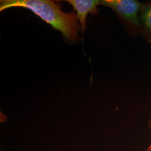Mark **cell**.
Returning <instances> with one entry per match:
<instances>
[{
    "mask_svg": "<svg viewBox=\"0 0 151 151\" xmlns=\"http://www.w3.org/2000/svg\"><path fill=\"white\" fill-rule=\"evenodd\" d=\"M11 7H23L32 11L54 29L60 31L70 42L80 39L78 32L81 27L78 22L77 14L66 13L60 6L50 0H1L0 11Z\"/></svg>",
    "mask_w": 151,
    "mask_h": 151,
    "instance_id": "6da1fadb",
    "label": "cell"
},
{
    "mask_svg": "<svg viewBox=\"0 0 151 151\" xmlns=\"http://www.w3.org/2000/svg\"><path fill=\"white\" fill-rule=\"evenodd\" d=\"M142 3L137 0H103L100 4L111 8L133 37L140 34L139 13Z\"/></svg>",
    "mask_w": 151,
    "mask_h": 151,
    "instance_id": "7a4b0ae2",
    "label": "cell"
},
{
    "mask_svg": "<svg viewBox=\"0 0 151 151\" xmlns=\"http://www.w3.org/2000/svg\"><path fill=\"white\" fill-rule=\"evenodd\" d=\"M73 6L74 10L77 12V16L80 22L81 33H83L86 28V20L88 13L95 15L98 13L97 6L100 4L99 0H67Z\"/></svg>",
    "mask_w": 151,
    "mask_h": 151,
    "instance_id": "3957f363",
    "label": "cell"
},
{
    "mask_svg": "<svg viewBox=\"0 0 151 151\" xmlns=\"http://www.w3.org/2000/svg\"><path fill=\"white\" fill-rule=\"evenodd\" d=\"M140 34L151 44V2L143 3L139 13Z\"/></svg>",
    "mask_w": 151,
    "mask_h": 151,
    "instance_id": "277c9868",
    "label": "cell"
},
{
    "mask_svg": "<svg viewBox=\"0 0 151 151\" xmlns=\"http://www.w3.org/2000/svg\"><path fill=\"white\" fill-rule=\"evenodd\" d=\"M148 127H149V128H150L151 129V119H150V120H149V122H148ZM147 151H151V143L150 144V145L149 146V147H148V148H147Z\"/></svg>",
    "mask_w": 151,
    "mask_h": 151,
    "instance_id": "5b68a950",
    "label": "cell"
}]
</instances>
